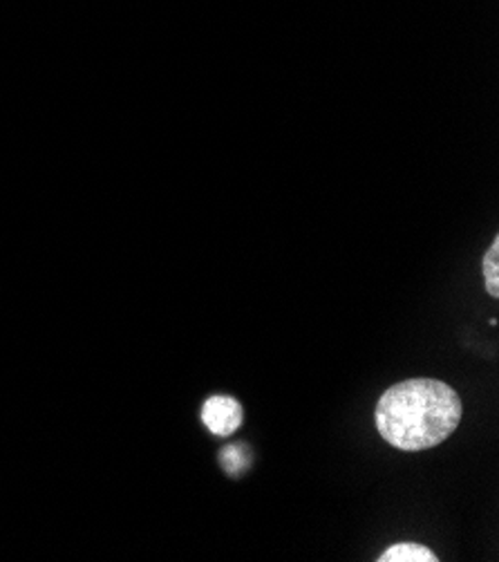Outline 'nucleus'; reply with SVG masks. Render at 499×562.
Instances as JSON below:
<instances>
[{
    "label": "nucleus",
    "instance_id": "f257e3e1",
    "mask_svg": "<svg viewBox=\"0 0 499 562\" xmlns=\"http://www.w3.org/2000/svg\"><path fill=\"white\" fill-rule=\"evenodd\" d=\"M457 392L436 379H408L378 400L376 430L399 451H426L446 441L462 422Z\"/></svg>",
    "mask_w": 499,
    "mask_h": 562
},
{
    "label": "nucleus",
    "instance_id": "f03ea898",
    "mask_svg": "<svg viewBox=\"0 0 499 562\" xmlns=\"http://www.w3.org/2000/svg\"><path fill=\"white\" fill-rule=\"evenodd\" d=\"M202 422L213 435H231L242 424V406L227 395H215L202 406Z\"/></svg>",
    "mask_w": 499,
    "mask_h": 562
},
{
    "label": "nucleus",
    "instance_id": "7ed1b4c3",
    "mask_svg": "<svg viewBox=\"0 0 499 562\" xmlns=\"http://www.w3.org/2000/svg\"><path fill=\"white\" fill-rule=\"evenodd\" d=\"M439 558L423 544L417 542H401L387 549L378 562H436Z\"/></svg>",
    "mask_w": 499,
    "mask_h": 562
},
{
    "label": "nucleus",
    "instance_id": "20e7f679",
    "mask_svg": "<svg viewBox=\"0 0 499 562\" xmlns=\"http://www.w3.org/2000/svg\"><path fill=\"white\" fill-rule=\"evenodd\" d=\"M484 280H486V292L492 299H497L499 296V238H495L490 249L484 254Z\"/></svg>",
    "mask_w": 499,
    "mask_h": 562
}]
</instances>
